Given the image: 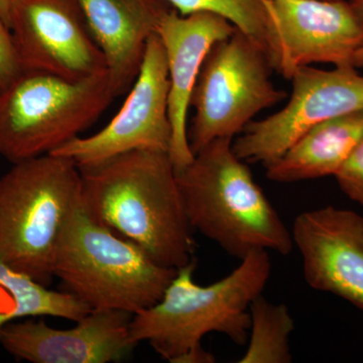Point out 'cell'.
<instances>
[{"label":"cell","instance_id":"44dd1931","mask_svg":"<svg viewBox=\"0 0 363 363\" xmlns=\"http://www.w3.org/2000/svg\"><path fill=\"white\" fill-rule=\"evenodd\" d=\"M11 28L0 18V91L23 73Z\"/></svg>","mask_w":363,"mask_h":363},{"label":"cell","instance_id":"9c48e42d","mask_svg":"<svg viewBox=\"0 0 363 363\" xmlns=\"http://www.w3.org/2000/svg\"><path fill=\"white\" fill-rule=\"evenodd\" d=\"M169 92L166 52L155 33L147 40L140 70L121 111L101 130L87 138L78 136L52 154L85 168L136 150L169 152Z\"/></svg>","mask_w":363,"mask_h":363},{"label":"cell","instance_id":"6da1fadb","mask_svg":"<svg viewBox=\"0 0 363 363\" xmlns=\"http://www.w3.org/2000/svg\"><path fill=\"white\" fill-rule=\"evenodd\" d=\"M79 169L81 204L93 220L162 267L178 269L195 259L193 228L169 152L136 150Z\"/></svg>","mask_w":363,"mask_h":363},{"label":"cell","instance_id":"603a6c76","mask_svg":"<svg viewBox=\"0 0 363 363\" xmlns=\"http://www.w3.org/2000/svg\"><path fill=\"white\" fill-rule=\"evenodd\" d=\"M353 11L363 25V0H350Z\"/></svg>","mask_w":363,"mask_h":363},{"label":"cell","instance_id":"52a82bcc","mask_svg":"<svg viewBox=\"0 0 363 363\" xmlns=\"http://www.w3.org/2000/svg\"><path fill=\"white\" fill-rule=\"evenodd\" d=\"M272 70L264 49L238 28L213 45L191 95L195 116L188 140L194 156L217 138L233 140L257 113L286 99Z\"/></svg>","mask_w":363,"mask_h":363},{"label":"cell","instance_id":"4fadbf2b","mask_svg":"<svg viewBox=\"0 0 363 363\" xmlns=\"http://www.w3.org/2000/svg\"><path fill=\"white\" fill-rule=\"evenodd\" d=\"M291 231L308 285L363 310V216L319 208L298 214Z\"/></svg>","mask_w":363,"mask_h":363},{"label":"cell","instance_id":"3957f363","mask_svg":"<svg viewBox=\"0 0 363 363\" xmlns=\"http://www.w3.org/2000/svg\"><path fill=\"white\" fill-rule=\"evenodd\" d=\"M233 143L217 138L208 143L177 173L190 225L240 260L259 250L289 255L295 247L292 231Z\"/></svg>","mask_w":363,"mask_h":363},{"label":"cell","instance_id":"cb8c5ba5","mask_svg":"<svg viewBox=\"0 0 363 363\" xmlns=\"http://www.w3.org/2000/svg\"><path fill=\"white\" fill-rule=\"evenodd\" d=\"M353 66L354 68H362L363 67V48L357 52L354 57V61H353Z\"/></svg>","mask_w":363,"mask_h":363},{"label":"cell","instance_id":"30bf717a","mask_svg":"<svg viewBox=\"0 0 363 363\" xmlns=\"http://www.w3.org/2000/svg\"><path fill=\"white\" fill-rule=\"evenodd\" d=\"M11 30L23 71L69 80L107 72L77 0H18Z\"/></svg>","mask_w":363,"mask_h":363},{"label":"cell","instance_id":"5bb4252c","mask_svg":"<svg viewBox=\"0 0 363 363\" xmlns=\"http://www.w3.org/2000/svg\"><path fill=\"white\" fill-rule=\"evenodd\" d=\"M235 28L219 14L201 11L182 16L174 9L164 13L157 26V33L168 61L172 128L169 156L176 173L194 159L188 140L187 116L204 60L213 45L228 38Z\"/></svg>","mask_w":363,"mask_h":363},{"label":"cell","instance_id":"5b68a950","mask_svg":"<svg viewBox=\"0 0 363 363\" xmlns=\"http://www.w3.org/2000/svg\"><path fill=\"white\" fill-rule=\"evenodd\" d=\"M177 272L93 220L81 202L64 228L54 264L64 291L91 310L131 315L159 302Z\"/></svg>","mask_w":363,"mask_h":363},{"label":"cell","instance_id":"ffe728a7","mask_svg":"<svg viewBox=\"0 0 363 363\" xmlns=\"http://www.w3.org/2000/svg\"><path fill=\"white\" fill-rule=\"evenodd\" d=\"M334 177L341 190L363 206V138Z\"/></svg>","mask_w":363,"mask_h":363},{"label":"cell","instance_id":"277c9868","mask_svg":"<svg viewBox=\"0 0 363 363\" xmlns=\"http://www.w3.org/2000/svg\"><path fill=\"white\" fill-rule=\"evenodd\" d=\"M13 164L0 177V260L49 286L62 233L81 202L80 169L54 154Z\"/></svg>","mask_w":363,"mask_h":363},{"label":"cell","instance_id":"2e32d148","mask_svg":"<svg viewBox=\"0 0 363 363\" xmlns=\"http://www.w3.org/2000/svg\"><path fill=\"white\" fill-rule=\"evenodd\" d=\"M362 138L363 111L318 123L264 166L267 179L296 183L335 176Z\"/></svg>","mask_w":363,"mask_h":363},{"label":"cell","instance_id":"7402d4cb","mask_svg":"<svg viewBox=\"0 0 363 363\" xmlns=\"http://www.w3.org/2000/svg\"><path fill=\"white\" fill-rule=\"evenodd\" d=\"M18 0H0V18L11 28L14 9Z\"/></svg>","mask_w":363,"mask_h":363},{"label":"cell","instance_id":"e0dca14e","mask_svg":"<svg viewBox=\"0 0 363 363\" xmlns=\"http://www.w3.org/2000/svg\"><path fill=\"white\" fill-rule=\"evenodd\" d=\"M92 311L65 291H54L0 260V331L16 320L45 316L77 322Z\"/></svg>","mask_w":363,"mask_h":363},{"label":"cell","instance_id":"7a4b0ae2","mask_svg":"<svg viewBox=\"0 0 363 363\" xmlns=\"http://www.w3.org/2000/svg\"><path fill=\"white\" fill-rule=\"evenodd\" d=\"M197 262L180 267L159 302L133 316V342L145 341L171 363H212L202 346L212 332L223 334L238 345L247 343L250 308L262 295L271 277L267 250H253L228 276L211 285L194 279Z\"/></svg>","mask_w":363,"mask_h":363},{"label":"cell","instance_id":"7c38bea8","mask_svg":"<svg viewBox=\"0 0 363 363\" xmlns=\"http://www.w3.org/2000/svg\"><path fill=\"white\" fill-rule=\"evenodd\" d=\"M133 316L92 310L70 329L52 328L42 319L13 322L0 331V345L33 363L119 362L136 347L130 337Z\"/></svg>","mask_w":363,"mask_h":363},{"label":"cell","instance_id":"8fae6325","mask_svg":"<svg viewBox=\"0 0 363 363\" xmlns=\"http://www.w3.org/2000/svg\"><path fill=\"white\" fill-rule=\"evenodd\" d=\"M279 51V73L292 78L316 63L354 68L363 48V25L345 0H269Z\"/></svg>","mask_w":363,"mask_h":363},{"label":"cell","instance_id":"ac0fdd59","mask_svg":"<svg viewBox=\"0 0 363 363\" xmlns=\"http://www.w3.org/2000/svg\"><path fill=\"white\" fill-rule=\"evenodd\" d=\"M182 16L208 11L223 16L260 45L278 71L279 52L269 0H162Z\"/></svg>","mask_w":363,"mask_h":363},{"label":"cell","instance_id":"d6986e66","mask_svg":"<svg viewBox=\"0 0 363 363\" xmlns=\"http://www.w3.org/2000/svg\"><path fill=\"white\" fill-rule=\"evenodd\" d=\"M250 315L247 350L238 362H292L290 338L295 323L288 307L260 295L250 305Z\"/></svg>","mask_w":363,"mask_h":363},{"label":"cell","instance_id":"ba28073f","mask_svg":"<svg viewBox=\"0 0 363 363\" xmlns=\"http://www.w3.org/2000/svg\"><path fill=\"white\" fill-rule=\"evenodd\" d=\"M292 95L281 111L252 121L233 140L236 156L264 166L278 159L313 125L326 119L363 111V76L355 68L326 71L297 69Z\"/></svg>","mask_w":363,"mask_h":363},{"label":"cell","instance_id":"8992f818","mask_svg":"<svg viewBox=\"0 0 363 363\" xmlns=\"http://www.w3.org/2000/svg\"><path fill=\"white\" fill-rule=\"evenodd\" d=\"M116 97L108 72L69 80L23 71L0 91V155L14 164L52 154L80 136Z\"/></svg>","mask_w":363,"mask_h":363},{"label":"cell","instance_id":"9a60e30c","mask_svg":"<svg viewBox=\"0 0 363 363\" xmlns=\"http://www.w3.org/2000/svg\"><path fill=\"white\" fill-rule=\"evenodd\" d=\"M116 97L135 83L147 40L169 9L162 0H77Z\"/></svg>","mask_w":363,"mask_h":363}]
</instances>
